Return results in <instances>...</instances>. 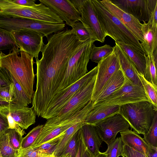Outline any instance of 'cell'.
I'll use <instances>...</instances> for the list:
<instances>
[{"mask_svg":"<svg viewBox=\"0 0 157 157\" xmlns=\"http://www.w3.org/2000/svg\"><path fill=\"white\" fill-rule=\"evenodd\" d=\"M33 58L27 53L20 51L17 47L9 53H0V68L11 75L25 92L32 99L35 77Z\"/></svg>","mask_w":157,"mask_h":157,"instance_id":"cell-1","label":"cell"},{"mask_svg":"<svg viewBox=\"0 0 157 157\" xmlns=\"http://www.w3.org/2000/svg\"><path fill=\"white\" fill-rule=\"evenodd\" d=\"M92 1L100 25L106 36L110 37L115 43H125L145 53L140 41L117 18L107 10L99 0Z\"/></svg>","mask_w":157,"mask_h":157,"instance_id":"cell-2","label":"cell"},{"mask_svg":"<svg viewBox=\"0 0 157 157\" xmlns=\"http://www.w3.org/2000/svg\"><path fill=\"white\" fill-rule=\"evenodd\" d=\"M157 108L149 101H142L120 106L119 113L138 134H146L152 123Z\"/></svg>","mask_w":157,"mask_h":157,"instance_id":"cell-3","label":"cell"},{"mask_svg":"<svg viewBox=\"0 0 157 157\" xmlns=\"http://www.w3.org/2000/svg\"><path fill=\"white\" fill-rule=\"evenodd\" d=\"M94 41L92 39L85 41L71 56L68 61L63 78L56 94L70 86L88 72L87 65Z\"/></svg>","mask_w":157,"mask_h":157,"instance_id":"cell-4","label":"cell"},{"mask_svg":"<svg viewBox=\"0 0 157 157\" xmlns=\"http://www.w3.org/2000/svg\"><path fill=\"white\" fill-rule=\"evenodd\" d=\"M96 77L83 85L57 115L47 119L44 125L60 122L83 109L91 101Z\"/></svg>","mask_w":157,"mask_h":157,"instance_id":"cell-5","label":"cell"},{"mask_svg":"<svg viewBox=\"0 0 157 157\" xmlns=\"http://www.w3.org/2000/svg\"><path fill=\"white\" fill-rule=\"evenodd\" d=\"M97 69V66L70 86L55 95L41 117L47 120L56 116L79 89L96 75Z\"/></svg>","mask_w":157,"mask_h":157,"instance_id":"cell-6","label":"cell"},{"mask_svg":"<svg viewBox=\"0 0 157 157\" xmlns=\"http://www.w3.org/2000/svg\"><path fill=\"white\" fill-rule=\"evenodd\" d=\"M93 109V103L91 101L83 109L68 119L58 123L44 125L40 134L30 147L33 148H38L52 139L64 134L69 128L84 120Z\"/></svg>","mask_w":157,"mask_h":157,"instance_id":"cell-7","label":"cell"},{"mask_svg":"<svg viewBox=\"0 0 157 157\" xmlns=\"http://www.w3.org/2000/svg\"><path fill=\"white\" fill-rule=\"evenodd\" d=\"M125 78V82L121 87L103 100L93 105V107L108 105L121 106L142 101L151 102L143 86L134 85Z\"/></svg>","mask_w":157,"mask_h":157,"instance_id":"cell-8","label":"cell"},{"mask_svg":"<svg viewBox=\"0 0 157 157\" xmlns=\"http://www.w3.org/2000/svg\"><path fill=\"white\" fill-rule=\"evenodd\" d=\"M78 12L80 21L88 33L90 39L104 43L106 36L100 25L92 0H70Z\"/></svg>","mask_w":157,"mask_h":157,"instance_id":"cell-9","label":"cell"},{"mask_svg":"<svg viewBox=\"0 0 157 157\" xmlns=\"http://www.w3.org/2000/svg\"><path fill=\"white\" fill-rule=\"evenodd\" d=\"M97 66V72L91 99L92 103L108 80L121 68L114 50L111 54L101 59Z\"/></svg>","mask_w":157,"mask_h":157,"instance_id":"cell-10","label":"cell"},{"mask_svg":"<svg viewBox=\"0 0 157 157\" xmlns=\"http://www.w3.org/2000/svg\"><path fill=\"white\" fill-rule=\"evenodd\" d=\"M10 32L20 51L27 53L35 59L38 58L44 44L42 34L25 30Z\"/></svg>","mask_w":157,"mask_h":157,"instance_id":"cell-11","label":"cell"},{"mask_svg":"<svg viewBox=\"0 0 157 157\" xmlns=\"http://www.w3.org/2000/svg\"><path fill=\"white\" fill-rule=\"evenodd\" d=\"M94 126L100 138L107 145L116 139L118 132L127 130L130 127L128 122L119 113L104 120Z\"/></svg>","mask_w":157,"mask_h":157,"instance_id":"cell-12","label":"cell"},{"mask_svg":"<svg viewBox=\"0 0 157 157\" xmlns=\"http://www.w3.org/2000/svg\"><path fill=\"white\" fill-rule=\"evenodd\" d=\"M111 1L122 11L143 22L148 21L151 12L157 5V0Z\"/></svg>","mask_w":157,"mask_h":157,"instance_id":"cell-13","label":"cell"},{"mask_svg":"<svg viewBox=\"0 0 157 157\" xmlns=\"http://www.w3.org/2000/svg\"><path fill=\"white\" fill-rule=\"evenodd\" d=\"M55 12L66 25L71 27L80 21L79 13L70 0H39Z\"/></svg>","mask_w":157,"mask_h":157,"instance_id":"cell-14","label":"cell"},{"mask_svg":"<svg viewBox=\"0 0 157 157\" xmlns=\"http://www.w3.org/2000/svg\"><path fill=\"white\" fill-rule=\"evenodd\" d=\"M101 3L121 22L138 40L141 43L144 38L140 22L133 16L124 12L114 5L110 0H99Z\"/></svg>","mask_w":157,"mask_h":157,"instance_id":"cell-15","label":"cell"},{"mask_svg":"<svg viewBox=\"0 0 157 157\" xmlns=\"http://www.w3.org/2000/svg\"><path fill=\"white\" fill-rule=\"evenodd\" d=\"M0 113L10 115L23 130L27 129L36 122V114L32 107H17L10 104L0 110Z\"/></svg>","mask_w":157,"mask_h":157,"instance_id":"cell-16","label":"cell"},{"mask_svg":"<svg viewBox=\"0 0 157 157\" xmlns=\"http://www.w3.org/2000/svg\"><path fill=\"white\" fill-rule=\"evenodd\" d=\"M121 67L126 78L134 85L142 86L138 72L133 62L117 43L114 47Z\"/></svg>","mask_w":157,"mask_h":157,"instance_id":"cell-17","label":"cell"},{"mask_svg":"<svg viewBox=\"0 0 157 157\" xmlns=\"http://www.w3.org/2000/svg\"><path fill=\"white\" fill-rule=\"evenodd\" d=\"M121 138L124 144L127 145L136 151L148 156L155 148L148 144L140 135L129 129L121 132Z\"/></svg>","mask_w":157,"mask_h":157,"instance_id":"cell-18","label":"cell"},{"mask_svg":"<svg viewBox=\"0 0 157 157\" xmlns=\"http://www.w3.org/2000/svg\"><path fill=\"white\" fill-rule=\"evenodd\" d=\"M120 106L108 105L93 107L84 119L83 123L94 126L100 122L119 113Z\"/></svg>","mask_w":157,"mask_h":157,"instance_id":"cell-19","label":"cell"},{"mask_svg":"<svg viewBox=\"0 0 157 157\" xmlns=\"http://www.w3.org/2000/svg\"><path fill=\"white\" fill-rule=\"evenodd\" d=\"M125 81V76L120 68L107 81L93 103V105L103 100L121 87L124 84Z\"/></svg>","mask_w":157,"mask_h":157,"instance_id":"cell-20","label":"cell"},{"mask_svg":"<svg viewBox=\"0 0 157 157\" xmlns=\"http://www.w3.org/2000/svg\"><path fill=\"white\" fill-rule=\"evenodd\" d=\"M142 32L144 41L141 43L146 56H151L157 49V28L144 22L142 25Z\"/></svg>","mask_w":157,"mask_h":157,"instance_id":"cell-21","label":"cell"},{"mask_svg":"<svg viewBox=\"0 0 157 157\" xmlns=\"http://www.w3.org/2000/svg\"><path fill=\"white\" fill-rule=\"evenodd\" d=\"M85 143L88 149L94 156L99 152L103 142L99 136L95 126L84 124L81 127Z\"/></svg>","mask_w":157,"mask_h":157,"instance_id":"cell-22","label":"cell"},{"mask_svg":"<svg viewBox=\"0 0 157 157\" xmlns=\"http://www.w3.org/2000/svg\"><path fill=\"white\" fill-rule=\"evenodd\" d=\"M128 56L134 65L138 72L144 74L146 67V56L134 47L121 42L116 43Z\"/></svg>","mask_w":157,"mask_h":157,"instance_id":"cell-23","label":"cell"},{"mask_svg":"<svg viewBox=\"0 0 157 157\" xmlns=\"http://www.w3.org/2000/svg\"><path fill=\"white\" fill-rule=\"evenodd\" d=\"M2 70L6 74L14 86V98L10 105L17 107H27L31 103L32 99L28 95L21 86L11 75L7 72Z\"/></svg>","mask_w":157,"mask_h":157,"instance_id":"cell-24","label":"cell"},{"mask_svg":"<svg viewBox=\"0 0 157 157\" xmlns=\"http://www.w3.org/2000/svg\"><path fill=\"white\" fill-rule=\"evenodd\" d=\"M83 121H80L69 128L63 135L54 152L55 157L59 156L75 133L84 124Z\"/></svg>","mask_w":157,"mask_h":157,"instance_id":"cell-25","label":"cell"},{"mask_svg":"<svg viewBox=\"0 0 157 157\" xmlns=\"http://www.w3.org/2000/svg\"><path fill=\"white\" fill-rule=\"evenodd\" d=\"M157 67L153 55L146 56V67L144 77L156 89H157Z\"/></svg>","mask_w":157,"mask_h":157,"instance_id":"cell-26","label":"cell"},{"mask_svg":"<svg viewBox=\"0 0 157 157\" xmlns=\"http://www.w3.org/2000/svg\"><path fill=\"white\" fill-rule=\"evenodd\" d=\"M114 51V47L105 44L99 47L93 44L91 50L90 59L93 62L98 63L103 58L111 54Z\"/></svg>","mask_w":157,"mask_h":157,"instance_id":"cell-27","label":"cell"},{"mask_svg":"<svg viewBox=\"0 0 157 157\" xmlns=\"http://www.w3.org/2000/svg\"><path fill=\"white\" fill-rule=\"evenodd\" d=\"M18 152L11 146L6 131L0 134V156L1 157H18Z\"/></svg>","mask_w":157,"mask_h":157,"instance_id":"cell-28","label":"cell"},{"mask_svg":"<svg viewBox=\"0 0 157 157\" xmlns=\"http://www.w3.org/2000/svg\"><path fill=\"white\" fill-rule=\"evenodd\" d=\"M16 47L17 46L11 33L0 28V53L4 50L11 51Z\"/></svg>","mask_w":157,"mask_h":157,"instance_id":"cell-29","label":"cell"},{"mask_svg":"<svg viewBox=\"0 0 157 157\" xmlns=\"http://www.w3.org/2000/svg\"><path fill=\"white\" fill-rule=\"evenodd\" d=\"M81 131V128L74 134L59 156L65 157H75L77 151L79 140Z\"/></svg>","mask_w":157,"mask_h":157,"instance_id":"cell-30","label":"cell"},{"mask_svg":"<svg viewBox=\"0 0 157 157\" xmlns=\"http://www.w3.org/2000/svg\"><path fill=\"white\" fill-rule=\"evenodd\" d=\"M124 144L121 137L116 138L108 145V148L104 153L108 157L123 156Z\"/></svg>","mask_w":157,"mask_h":157,"instance_id":"cell-31","label":"cell"},{"mask_svg":"<svg viewBox=\"0 0 157 157\" xmlns=\"http://www.w3.org/2000/svg\"><path fill=\"white\" fill-rule=\"evenodd\" d=\"M6 132L11 146L19 153L21 150V144L23 138L22 136L24 134L14 128H8Z\"/></svg>","mask_w":157,"mask_h":157,"instance_id":"cell-32","label":"cell"},{"mask_svg":"<svg viewBox=\"0 0 157 157\" xmlns=\"http://www.w3.org/2000/svg\"><path fill=\"white\" fill-rule=\"evenodd\" d=\"M144 136V139L148 144L152 147L157 148V111L155 112L148 132Z\"/></svg>","mask_w":157,"mask_h":157,"instance_id":"cell-33","label":"cell"},{"mask_svg":"<svg viewBox=\"0 0 157 157\" xmlns=\"http://www.w3.org/2000/svg\"><path fill=\"white\" fill-rule=\"evenodd\" d=\"M44 125V124H39L35 127L23 138L21 150L30 147L32 145L40 133Z\"/></svg>","mask_w":157,"mask_h":157,"instance_id":"cell-34","label":"cell"},{"mask_svg":"<svg viewBox=\"0 0 157 157\" xmlns=\"http://www.w3.org/2000/svg\"><path fill=\"white\" fill-rule=\"evenodd\" d=\"M138 75L151 102L155 107L157 108V89L146 80L143 75L138 73Z\"/></svg>","mask_w":157,"mask_h":157,"instance_id":"cell-35","label":"cell"},{"mask_svg":"<svg viewBox=\"0 0 157 157\" xmlns=\"http://www.w3.org/2000/svg\"><path fill=\"white\" fill-rule=\"evenodd\" d=\"M64 134L55 137L38 148L34 149L42 153L49 154L54 153L57 144Z\"/></svg>","mask_w":157,"mask_h":157,"instance_id":"cell-36","label":"cell"},{"mask_svg":"<svg viewBox=\"0 0 157 157\" xmlns=\"http://www.w3.org/2000/svg\"><path fill=\"white\" fill-rule=\"evenodd\" d=\"M72 28L80 41L84 42L91 39L88 33L80 21L76 22Z\"/></svg>","mask_w":157,"mask_h":157,"instance_id":"cell-37","label":"cell"},{"mask_svg":"<svg viewBox=\"0 0 157 157\" xmlns=\"http://www.w3.org/2000/svg\"><path fill=\"white\" fill-rule=\"evenodd\" d=\"M18 157H55L54 153L49 154L40 152L30 147L21 150L19 153Z\"/></svg>","mask_w":157,"mask_h":157,"instance_id":"cell-38","label":"cell"},{"mask_svg":"<svg viewBox=\"0 0 157 157\" xmlns=\"http://www.w3.org/2000/svg\"><path fill=\"white\" fill-rule=\"evenodd\" d=\"M14 86L12 82L9 85L0 89V97L6 101L11 103L14 99Z\"/></svg>","mask_w":157,"mask_h":157,"instance_id":"cell-39","label":"cell"},{"mask_svg":"<svg viewBox=\"0 0 157 157\" xmlns=\"http://www.w3.org/2000/svg\"><path fill=\"white\" fill-rule=\"evenodd\" d=\"M123 157H149L139 152L128 145L124 144Z\"/></svg>","mask_w":157,"mask_h":157,"instance_id":"cell-40","label":"cell"},{"mask_svg":"<svg viewBox=\"0 0 157 157\" xmlns=\"http://www.w3.org/2000/svg\"><path fill=\"white\" fill-rule=\"evenodd\" d=\"M11 83L10 78L4 71L0 70V89L7 86Z\"/></svg>","mask_w":157,"mask_h":157,"instance_id":"cell-41","label":"cell"},{"mask_svg":"<svg viewBox=\"0 0 157 157\" xmlns=\"http://www.w3.org/2000/svg\"><path fill=\"white\" fill-rule=\"evenodd\" d=\"M9 127L8 122L6 117L0 113V134L5 132Z\"/></svg>","mask_w":157,"mask_h":157,"instance_id":"cell-42","label":"cell"},{"mask_svg":"<svg viewBox=\"0 0 157 157\" xmlns=\"http://www.w3.org/2000/svg\"><path fill=\"white\" fill-rule=\"evenodd\" d=\"M147 22L153 27L157 28V5L155 6L154 10L151 12Z\"/></svg>","mask_w":157,"mask_h":157,"instance_id":"cell-43","label":"cell"},{"mask_svg":"<svg viewBox=\"0 0 157 157\" xmlns=\"http://www.w3.org/2000/svg\"><path fill=\"white\" fill-rule=\"evenodd\" d=\"M82 149L80 157H93L91 152L88 149L84 142L82 132L81 135Z\"/></svg>","mask_w":157,"mask_h":157,"instance_id":"cell-44","label":"cell"},{"mask_svg":"<svg viewBox=\"0 0 157 157\" xmlns=\"http://www.w3.org/2000/svg\"><path fill=\"white\" fill-rule=\"evenodd\" d=\"M35 0H11L13 3L21 6L30 7L35 5L36 4Z\"/></svg>","mask_w":157,"mask_h":157,"instance_id":"cell-45","label":"cell"},{"mask_svg":"<svg viewBox=\"0 0 157 157\" xmlns=\"http://www.w3.org/2000/svg\"><path fill=\"white\" fill-rule=\"evenodd\" d=\"M82 132V130L81 129V133L80 134L79 141H78V148L77 151L76 153V154L75 157H80L82 149V140L81 138V135Z\"/></svg>","mask_w":157,"mask_h":157,"instance_id":"cell-46","label":"cell"},{"mask_svg":"<svg viewBox=\"0 0 157 157\" xmlns=\"http://www.w3.org/2000/svg\"><path fill=\"white\" fill-rule=\"evenodd\" d=\"M10 102L6 101L0 100V110L6 107L10 104Z\"/></svg>","mask_w":157,"mask_h":157,"instance_id":"cell-47","label":"cell"},{"mask_svg":"<svg viewBox=\"0 0 157 157\" xmlns=\"http://www.w3.org/2000/svg\"><path fill=\"white\" fill-rule=\"evenodd\" d=\"M93 157H108V156L104 152H101L100 151L96 155L93 156Z\"/></svg>","mask_w":157,"mask_h":157,"instance_id":"cell-48","label":"cell"},{"mask_svg":"<svg viewBox=\"0 0 157 157\" xmlns=\"http://www.w3.org/2000/svg\"><path fill=\"white\" fill-rule=\"evenodd\" d=\"M149 157H157V148H155L153 152L148 156Z\"/></svg>","mask_w":157,"mask_h":157,"instance_id":"cell-49","label":"cell"},{"mask_svg":"<svg viewBox=\"0 0 157 157\" xmlns=\"http://www.w3.org/2000/svg\"><path fill=\"white\" fill-rule=\"evenodd\" d=\"M0 100H4V99H3L1 97H0ZM5 101V100H4Z\"/></svg>","mask_w":157,"mask_h":157,"instance_id":"cell-50","label":"cell"},{"mask_svg":"<svg viewBox=\"0 0 157 157\" xmlns=\"http://www.w3.org/2000/svg\"><path fill=\"white\" fill-rule=\"evenodd\" d=\"M65 157L62 156H58V157Z\"/></svg>","mask_w":157,"mask_h":157,"instance_id":"cell-51","label":"cell"},{"mask_svg":"<svg viewBox=\"0 0 157 157\" xmlns=\"http://www.w3.org/2000/svg\"><path fill=\"white\" fill-rule=\"evenodd\" d=\"M0 157H1L0 156Z\"/></svg>","mask_w":157,"mask_h":157,"instance_id":"cell-52","label":"cell"},{"mask_svg":"<svg viewBox=\"0 0 157 157\" xmlns=\"http://www.w3.org/2000/svg\"></svg>","mask_w":157,"mask_h":157,"instance_id":"cell-53","label":"cell"}]
</instances>
